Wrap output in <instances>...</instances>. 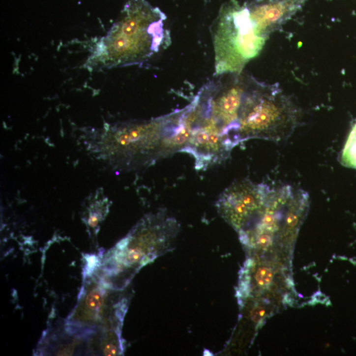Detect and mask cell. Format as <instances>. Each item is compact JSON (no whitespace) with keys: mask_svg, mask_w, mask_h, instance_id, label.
<instances>
[{"mask_svg":"<svg viewBox=\"0 0 356 356\" xmlns=\"http://www.w3.org/2000/svg\"><path fill=\"white\" fill-rule=\"evenodd\" d=\"M84 276L78 302L65 321V331L87 338L102 332H121L126 299L115 294L119 290L104 285L94 272Z\"/></svg>","mask_w":356,"mask_h":356,"instance_id":"obj_6","label":"cell"},{"mask_svg":"<svg viewBox=\"0 0 356 356\" xmlns=\"http://www.w3.org/2000/svg\"><path fill=\"white\" fill-rule=\"evenodd\" d=\"M342 154L348 166L350 168L356 169V123L352 127L348 135L347 141L342 150Z\"/></svg>","mask_w":356,"mask_h":356,"instance_id":"obj_9","label":"cell"},{"mask_svg":"<svg viewBox=\"0 0 356 356\" xmlns=\"http://www.w3.org/2000/svg\"><path fill=\"white\" fill-rule=\"evenodd\" d=\"M271 187L249 179L236 181L222 193L216 202L220 215L238 231L264 203Z\"/></svg>","mask_w":356,"mask_h":356,"instance_id":"obj_7","label":"cell"},{"mask_svg":"<svg viewBox=\"0 0 356 356\" xmlns=\"http://www.w3.org/2000/svg\"><path fill=\"white\" fill-rule=\"evenodd\" d=\"M166 15L147 0H129L119 19L92 48L90 70L142 64L170 41Z\"/></svg>","mask_w":356,"mask_h":356,"instance_id":"obj_1","label":"cell"},{"mask_svg":"<svg viewBox=\"0 0 356 356\" xmlns=\"http://www.w3.org/2000/svg\"><path fill=\"white\" fill-rule=\"evenodd\" d=\"M265 314H266V311L264 307H256L251 311V317L254 322H259L263 319Z\"/></svg>","mask_w":356,"mask_h":356,"instance_id":"obj_11","label":"cell"},{"mask_svg":"<svg viewBox=\"0 0 356 356\" xmlns=\"http://www.w3.org/2000/svg\"><path fill=\"white\" fill-rule=\"evenodd\" d=\"M300 118V110L278 83L266 84L253 77L239 111L237 142L285 140L298 126Z\"/></svg>","mask_w":356,"mask_h":356,"instance_id":"obj_4","label":"cell"},{"mask_svg":"<svg viewBox=\"0 0 356 356\" xmlns=\"http://www.w3.org/2000/svg\"><path fill=\"white\" fill-rule=\"evenodd\" d=\"M307 0H255L246 4L255 33L268 39L304 5Z\"/></svg>","mask_w":356,"mask_h":356,"instance_id":"obj_8","label":"cell"},{"mask_svg":"<svg viewBox=\"0 0 356 356\" xmlns=\"http://www.w3.org/2000/svg\"><path fill=\"white\" fill-rule=\"evenodd\" d=\"M215 75L240 73L259 55L267 38L255 33L246 4L230 0L220 9L210 27Z\"/></svg>","mask_w":356,"mask_h":356,"instance_id":"obj_5","label":"cell"},{"mask_svg":"<svg viewBox=\"0 0 356 356\" xmlns=\"http://www.w3.org/2000/svg\"><path fill=\"white\" fill-rule=\"evenodd\" d=\"M255 281L257 285L261 287H265L270 285L273 279V273L270 268L267 267H261L257 270L255 275Z\"/></svg>","mask_w":356,"mask_h":356,"instance_id":"obj_10","label":"cell"},{"mask_svg":"<svg viewBox=\"0 0 356 356\" xmlns=\"http://www.w3.org/2000/svg\"><path fill=\"white\" fill-rule=\"evenodd\" d=\"M189 107L144 121L119 123L108 127L102 146L104 156L116 168L148 167L158 160L183 152L188 140Z\"/></svg>","mask_w":356,"mask_h":356,"instance_id":"obj_2","label":"cell"},{"mask_svg":"<svg viewBox=\"0 0 356 356\" xmlns=\"http://www.w3.org/2000/svg\"><path fill=\"white\" fill-rule=\"evenodd\" d=\"M179 224L164 210L145 216L98 265V276L104 285L121 290L139 270L172 248Z\"/></svg>","mask_w":356,"mask_h":356,"instance_id":"obj_3","label":"cell"}]
</instances>
